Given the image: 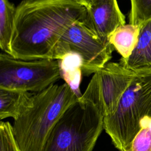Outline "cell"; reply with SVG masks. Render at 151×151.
Instances as JSON below:
<instances>
[{"mask_svg":"<svg viewBox=\"0 0 151 151\" xmlns=\"http://www.w3.org/2000/svg\"><path fill=\"white\" fill-rule=\"evenodd\" d=\"M147 117H151V73L136 74L116 111L104 117L103 129L116 148L127 151Z\"/></svg>","mask_w":151,"mask_h":151,"instance_id":"4","label":"cell"},{"mask_svg":"<svg viewBox=\"0 0 151 151\" xmlns=\"http://www.w3.org/2000/svg\"><path fill=\"white\" fill-rule=\"evenodd\" d=\"M83 22L94 36L109 43L110 36L126 20L117 0H95L86 9Z\"/></svg>","mask_w":151,"mask_h":151,"instance_id":"8","label":"cell"},{"mask_svg":"<svg viewBox=\"0 0 151 151\" xmlns=\"http://www.w3.org/2000/svg\"><path fill=\"white\" fill-rule=\"evenodd\" d=\"M60 41L65 42L71 50L81 56L83 74L86 75L94 74L102 68L111 59L114 50L110 42H104L94 36L83 21L71 24Z\"/></svg>","mask_w":151,"mask_h":151,"instance_id":"7","label":"cell"},{"mask_svg":"<svg viewBox=\"0 0 151 151\" xmlns=\"http://www.w3.org/2000/svg\"><path fill=\"white\" fill-rule=\"evenodd\" d=\"M0 151H21L8 122L0 123Z\"/></svg>","mask_w":151,"mask_h":151,"instance_id":"16","label":"cell"},{"mask_svg":"<svg viewBox=\"0 0 151 151\" xmlns=\"http://www.w3.org/2000/svg\"><path fill=\"white\" fill-rule=\"evenodd\" d=\"M103 119L93 102L79 98L56 122L41 151H92L103 129Z\"/></svg>","mask_w":151,"mask_h":151,"instance_id":"3","label":"cell"},{"mask_svg":"<svg viewBox=\"0 0 151 151\" xmlns=\"http://www.w3.org/2000/svg\"><path fill=\"white\" fill-rule=\"evenodd\" d=\"M136 74L119 63L109 62L93 74L81 97L93 102L104 117L112 114Z\"/></svg>","mask_w":151,"mask_h":151,"instance_id":"6","label":"cell"},{"mask_svg":"<svg viewBox=\"0 0 151 151\" xmlns=\"http://www.w3.org/2000/svg\"><path fill=\"white\" fill-rule=\"evenodd\" d=\"M78 99L65 83L54 84L34 93L30 104L14 120L12 126L21 151H41L56 122Z\"/></svg>","mask_w":151,"mask_h":151,"instance_id":"2","label":"cell"},{"mask_svg":"<svg viewBox=\"0 0 151 151\" xmlns=\"http://www.w3.org/2000/svg\"><path fill=\"white\" fill-rule=\"evenodd\" d=\"M142 127L127 151H151V117L142 120Z\"/></svg>","mask_w":151,"mask_h":151,"instance_id":"15","label":"cell"},{"mask_svg":"<svg viewBox=\"0 0 151 151\" xmlns=\"http://www.w3.org/2000/svg\"><path fill=\"white\" fill-rule=\"evenodd\" d=\"M140 33V26L131 24L118 27L110 36L109 42L114 49L126 59L130 56L136 47Z\"/></svg>","mask_w":151,"mask_h":151,"instance_id":"12","label":"cell"},{"mask_svg":"<svg viewBox=\"0 0 151 151\" xmlns=\"http://www.w3.org/2000/svg\"><path fill=\"white\" fill-rule=\"evenodd\" d=\"M57 60L59 64L61 78L63 79L76 96L80 98L83 94L80 90L83 65V60L81 56L70 48L62 54Z\"/></svg>","mask_w":151,"mask_h":151,"instance_id":"10","label":"cell"},{"mask_svg":"<svg viewBox=\"0 0 151 151\" xmlns=\"http://www.w3.org/2000/svg\"><path fill=\"white\" fill-rule=\"evenodd\" d=\"M77 3H78L80 5L83 6L86 9L88 8L90 5L92 4L93 1L95 0H76Z\"/></svg>","mask_w":151,"mask_h":151,"instance_id":"17","label":"cell"},{"mask_svg":"<svg viewBox=\"0 0 151 151\" xmlns=\"http://www.w3.org/2000/svg\"><path fill=\"white\" fill-rule=\"evenodd\" d=\"M61 78L58 61L54 59L24 60L0 55V88L39 93Z\"/></svg>","mask_w":151,"mask_h":151,"instance_id":"5","label":"cell"},{"mask_svg":"<svg viewBox=\"0 0 151 151\" xmlns=\"http://www.w3.org/2000/svg\"><path fill=\"white\" fill-rule=\"evenodd\" d=\"M119 63L136 74L151 73V19L140 26L139 40L132 54Z\"/></svg>","mask_w":151,"mask_h":151,"instance_id":"9","label":"cell"},{"mask_svg":"<svg viewBox=\"0 0 151 151\" xmlns=\"http://www.w3.org/2000/svg\"><path fill=\"white\" fill-rule=\"evenodd\" d=\"M129 24L140 26L151 19V0H130Z\"/></svg>","mask_w":151,"mask_h":151,"instance_id":"14","label":"cell"},{"mask_svg":"<svg viewBox=\"0 0 151 151\" xmlns=\"http://www.w3.org/2000/svg\"><path fill=\"white\" fill-rule=\"evenodd\" d=\"M31 92L0 88V119L15 120L28 107L33 96Z\"/></svg>","mask_w":151,"mask_h":151,"instance_id":"11","label":"cell"},{"mask_svg":"<svg viewBox=\"0 0 151 151\" xmlns=\"http://www.w3.org/2000/svg\"><path fill=\"white\" fill-rule=\"evenodd\" d=\"M86 13L76 0H22L16 6L11 55L24 60L54 59L64 32L83 21Z\"/></svg>","mask_w":151,"mask_h":151,"instance_id":"1","label":"cell"},{"mask_svg":"<svg viewBox=\"0 0 151 151\" xmlns=\"http://www.w3.org/2000/svg\"><path fill=\"white\" fill-rule=\"evenodd\" d=\"M15 12L16 6L9 0H0V48L10 55Z\"/></svg>","mask_w":151,"mask_h":151,"instance_id":"13","label":"cell"}]
</instances>
